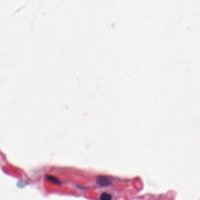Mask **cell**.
<instances>
[{"label":"cell","instance_id":"obj_1","mask_svg":"<svg viewBox=\"0 0 200 200\" xmlns=\"http://www.w3.org/2000/svg\"><path fill=\"white\" fill-rule=\"evenodd\" d=\"M97 183L101 186H108L110 184V182L107 178L100 177L97 180Z\"/></svg>","mask_w":200,"mask_h":200},{"label":"cell","instance_id":"obj_2","mask_svg":"<svg viewBox=\"0 0 200 200\" xmlns=\"http://www.w3.org/2000/svg\"><path fill=\"white\" fill-rule=\"evenodd\" d=\"M100 200H112V196L109 193L103 192L100 196Z\"/></svg>","mask_w":200,"mask_h":200},{"label":"cell","instance_id":"obj_3","mask_svg":"<svg viewBox=\"0 0 200 200\" xmlns=\"http://www.w3.org/2000/svg\"><path fill=\"white\" fill-rule=\"evenodd\" d=\"M48 178L49 180H50V181H51L55 183H58V180L57 179V178H56L55 177H54L53 176H50V177H48Z\"/></svg>","mask_w":200,"mask_h":200}]
</instances>
